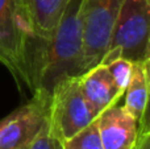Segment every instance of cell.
Returning a JSON list of instances; mask_svg holds the SVG:
<instances>
[{"mask_svg":"<svg viewBox=\"0 0 150 149\" xmlns=\"http://www.w3.org/2000/svg\"><path fill=\"white\" fill-rule=\"evenodd\" d=\"M107 67H108L119 90L125 92V89H127L130 78V73H132L133 62L125 60V58H117V60H113L109 63H107Z\"/></svg>","mask_w":150,"mask_h":149,"instance_id":"obj_12","label":"cell"},{"mask_svg":"<svg viewBox=\"0 0 150 149\" xmlns=\"http://www.w3.org/2000/svg\"><path fill=\"white\" fill-rule=\"evenodd\" d=\"M30 26L21 13L18 0H0V63L7 69L18 89L33 91L30 74Z\"/></svg>","mask_w":150,"mask_h":149,"instance_id":"obj_2","label":"cell"},{"mask_svg":"<svg viewBox=\"0 0 150 149\" xmlns=\"http://www.w3.org/2000/svg\"><path fill=\"white\" fill-rule=\"evenodd\" d=\"M80 9L82 0H70L49 40H33L30 52L33 91L41 90L52 95L59 82L83 73Z\"/></svg>","mask_w":150,"mask_h":149,"instance_id":"obj_1","label":"cell"},{"mask_svg":"<svg viewBox=\"0 0 150 149\" xmlns=\"http://www.w3.org/2000/svg\"><path fill=\"white\" fill-rule=\"evenodd\" d=\"M99 133L104 149H132L137 140L138 120L119 102L98 116Z\"/></svg>","mask_w":150,"mask_h":149,"instance_id":"obj_7","label":"cell"},{"mask_svg":"<svg viewBox=\"0 0 150 149\" xmlns=\"http://www.w3.org/2000/svg\"><path fill=\"white\" fill-rule=\"evenodd\" d=\"M63 149H104L99 133L98 118L75 136L63 141Z\"/></svg>","mask_w":150,"mask_h":149,"instance_id":"obj_11","label":"cell"},{"mask_svg":"<svg viewBox=\"0 0 150 149\" xmlns=\"http://www.w3.org/2000/svg\"><path fill=\"white\" fill-rule=\"evenodd\" d=\"M78 83L83 96L98 115L124 96V91L119 90L104 63H98L78 75Z\"/></svg>","mask_w":150,"mask_h":149,"instance_id":"obj_8","label":"cell"},{"mask_svg":"<svg viewBox=\"0 0 150 149\" xmlns=\"http://www.w3.org/2000/svg\"><path fill=\"white\" fill-rule=\"evenodd\" d=\"M30 3H32V0H18V5H20L21 13H23L24 18H25V21L28 23V25L30 26V31H32V24H30ZM32 34H33V33H32Z\"/></svg>","mask_w":150,"mask_h":149,"instance_id":"obj_16","label":"cell"},{"mask_svg":"<svg viewBox=\"0 0 150 149\" xmlns=\"http://www.w3.org/2000/svg\"><path fill=\"white\" fill-rule=\"evenodd\" d=\"M33 96L0 120V149H24L49 121L52 95L34 90Z\"/></svg>","mask_w":150,"mask_h":149,"instance_id":"obj_6","label":"cell"},{"mask_svg":"<svg viewBox=\"0 0 150 149\" xmlns=\"http://www.w3.org/2000/svg\"><path fill=\"white\" fill-rule=\"evenodd\" d=\"M124 107L134 116L140 123V119L144 114L148 98V86L144 62H133L132 73L128 82V86L124 92Z\"/></svg>","mask_w":150,"mask_h":149,"instance_id":"obj_10","label":"cell"},{"mask_svg":"<svg viewBox=\"0 0 150 149\" xmlns=\"http://www.w3.org/2000/svg\"><path fill=\"white\" fill-rule=\"evenodd\" d=\"M148 1H149V3H150V0H148Z\"/></svg>","mask_w":150,"mask_h":149,"instance_id":"obj_17","label":"cell"},{"mask_svg":"<svg viewBox=\"0 0 150 149\" xmlns=\"http://www.w3.org/2000/svg\"><path fill=\"white\" fill-rule=\"evenodd\" d=\"M70 0H32L30 24L33 37L49 40Z\"/></svg>","mask_w":150,"mask_h":149,"instance_id":"obj_9","label":"cell"},{"mask_svg":"<svg viewBox=\"0 0 150 149\" xmlns=\"http://www.w3.org/2000/svg\"><path fill=\"white\" fill-rule=\"evenodd\" d=\"M149 41L150 3L148 0H124L100 63L107 65L117 58L144 62Z\"/></svg>","mask_w":150,"mask_h":149,"instance_id":"obj_3","label":"cell"},{"mask_svg":"<svg viewBox=\"0 0 150 149\" xmlns=\"http://www.w3.org/2000/svg\"><path fill=\"white\" fill-rule=\"evenodd\" d=\"M132 149H150V131L145 133H138Z\"/></svg>","mask_w":150,"mask_h":149,"instance_id":"obj_15","label":"cell"},{"mask_svg":"<svg viewBox=\"0 0 150 149\" xmlns=\"http://www.w3.org/2000/svg\"><path fill=\"white\" fill-rule=\"evenodd\" d=\"M24 149H63V143L55 136L47 121L40 133Z\"/></svg>","mask_w":150,"mask_h":149,"instance_id":"obj_13","label":"cell"},{"mask_svg":"<svg viewBox=\"0 0 150 149\" xmlns=\"http://www.w3.org/2000/svg\"><path fill=\"white\" fill-rule=\"evenodd\" d=\"M144 69H145L146 86H148V98H146L145 110H144V114L138 123V133H145V132L150 131V41L148 50H146L145 60H144Z\"/></svg>","mask_w":150,"mask_h":149,"instance_id":"obj_14","label":"cell"},{"mask_svg":"<svg viewBox=\"0 0 150 149\" xmlns=\"http://www.w3.org/2000/svg\"><path fill=\"white\" fill-rule=\"evenodd\" d=\"M98 116L83 96L78 77L65 79L54 87L50 99L49 124L62 143L90 126Z\"/></svg>","mask_w":150,"mask_h":149,"instance_id":"obj_4","label":"cell"},{"mask_svg":"<svg viewBox=\"0 0 150 149\" xmlns=\"http://www.w3.org/2000/svg\"><path fill=\"white\" fill-rule=\"evenodd\" d=\"M124 0H82L83 73L100 63Z\"/></svg>","mask_w":150,"mask_h":149,"instance_id":"obj_5","label":"cell"}]
</instances>
